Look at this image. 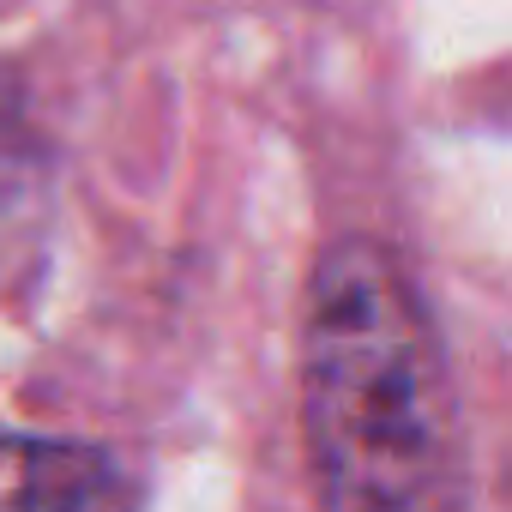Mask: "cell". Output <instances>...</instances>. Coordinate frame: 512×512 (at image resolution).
<instances>
[{
	"label": "cell",
	"mask_w": 512,
	"mask_h": 512,
	"mask_svg": "<svg viewBox=\"0 0 512 512\" xmlns=\"http://www.w3.org/2000/svg\"><path fill=\"white\" fill-rule=\"evenodd\" d=\"M302 452L320 512H464V422L428 302L374 235H338L302 308Z\"/></svg>",
	"instance_id": "obj_1"
},
{
	"label": "cell",
	"mask_w": 512,
	"mask_h": 512,
	"mask_svg": "<svg viewBox=\"0 0 512 512\" xmlns=\"http://www.w3.org/2000/svg\"><path fill=\"white\" fill-rule=\"evenodd\" d=\"M0 512H133V482L91 440L0 434Z\"/></svg>",
	"instance_id": "obj_2"
}]
</instances>
